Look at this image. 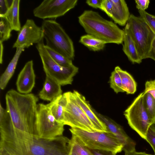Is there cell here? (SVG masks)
I'll return each mask as SVG.
<instances>
[{"label":"cell","instance_id":"obj_1","mask_svg":"<svg viewBox=\"0 0 155 155\" xmlns=\"http://www.w3.org/2000/svg\"><path fill=\"white\" fill-rule=\"evenodd\" d=\"M6 109L11 120L0 127V146L9 152L25 155L30 152L36 136L38 98L11 89L6 93Z\"/></svg>","mask_w":155,"mask_h":155},{"label":"cell","instance_id":"obj_2","mask_svg":"<svg viewBox=\"0 0 155 155\" xmlns=\"http://www.w3.org/2000/svg\"><path fill=\"white\" fill-rule=\"evenodd\" d=\"M78 22L87 34L101 40L107 44H122L124 31L115 23L107 20L99 14L85 10L78 17Z\"/></svg>","mask_w":155,"mask_h":155},{"label":"cell","instance_id":"obj_3","mask_svg":"<svg viewBox=\"0 0 155 155\" xmlns=\"http://www.w3.org/2000/svg\"><path fill=\"white\" fill-rule=\"evenodd\" d=\"M41 27L45 46L69 59H74L73 42L59 23L52 20H44Z\"/></svg>","mask_w":155,"mask_h":155},{"label":"cell","instance_id":"obj_4","mask_svg":"<svg viewBox=\"0 0 155 155\" xmlns=\"http://www.w3.org/2000/svg\"><path fill=\"white\" fill-rule=\"evenodd\" d=\"M69 130L81 142L90 150L111 152L115 154L121 152L123 146L110 131H89L76 128Z\"/></svg>","mask_w":155,"mask_h":155},{"label":"cell","instance_id":"obj_5","mask_svg":"<svg viewBox=\"0 0 155 155\" xmlns=\"http://www.w3.org/2000/svg\"><path fill=\"white\" fill-rule=\"evenodd\" d=\"M43 39L36 47L41 59L46 75L57 82L61 86L71 84L74 77L78 68L74 64L69 67L61 66L56 63L47 51Z\"/></svg>","mask_w":155,"mask_h":155},{"label":"cell","instance_id":"obj_6","mask_svg":"<svg viewBox=\"0 0 155 155\" xmlns=\"http://www.w3.org/2000/svg\"><path fill=\"white\" fill-rule=\"evenodd\" d=\"M127 23L141 58L142 60L148 58L155 34L140 17L130 15Z\"/></svg>","mask_w":155,"mask_h":155},{"label":"cell","instance_id":"obj_7","mask_svg":"<svg viewBox=\"0 0 155 155\" xmlns=\"http://www.w3.org/2000/svg\"><path fill=\"white\" fill-rule=\"evenodd\" d=\"M143 95V92L140 93L125 110L124 115L130 127L146 140L148 129L153 124L144 108Z\"/></svg>","mask_w":155,"mask_h":155},{"label":"cell","instance_id":"obj_8","mask_svg":"<svg viewBox=\"0 0 155 155\" xmlns=\"http://www.w3.org/2000/svg\"><path fill=\"white\" fill-rule=\"evenodd\" d=\"M64 124L57 121L52 115L47 104H38L36 136L52 138L63 136Z\"/></svg>","mask_w":155,"mask_h":155},{"label":"cell","instance_id":"obj_9","mask_svg":"<svg viewBox=\"0 0 155 155\" xmlns=\"http://www.w3.org/2000/svg\"><path fill=\"white\" fill-rule=\"evenodd\" d=\"M70 139L63 136L52 138L35 136L29 155H69Z\"/></svg>","mask_w":155,"mask_h":155},{"label":"cell","instance_id":"obj_10","mask_svg":"<svg viewBox=\"0 0 155 155\" xmlns=\"http://www.w3.org/2000/svg\"><path fill=\"white\" fill-rule=\"evenodd\" d=\"M67 103L64 110L63 123L71 128H76L89 131H97L93 124L77 104L72 92L64 93Z\"/></svg>","mask_w":155,"mask_h":155},{"label":"cell","instance_id":"obj_11","mask_svg":"<svg viewBox=\"0 0 155 155\" xmlns=\"http://www.w3.org/2000/svg\"><path fill=\"white\" fill-rule=\"evenodd\" d=\"M78 0H44L33 11L34 16L45 19L64 15L77 5Z\"/></svg>","mask_w":155,"mask_h":155},{"label":"cell","instance_id":"obj_12","mask_svg":"<svg viewBox=\"0 0 155 155\" xmlns=\"http://www.w3.org/2000/svg\"><path fill=\"white\" fill-rule=\"evenodd\" d=\"M44 39L41 27L37 26L32 19H28L19 31L17 38L12 48L25 45L28 48L33 44L39 43Z\"/></svg>","mask_w":155,"mask_h":155},{"label":"cell","instance_id":"obj_13","mask_svg":"<svg viewBox=\"0 0 155 155\" xmlns=\"http://www.w3.org/2000/svg\"><path fill=\"white\" fill-rule=\"evenodd\" d=\"M93 110L96 115L105 124L108 130L123 144V150L125 153L136 150L135 143L128 136L121 126L110 118Z\"/></svg>","mask_w":155,"mask_h":155},{"label":"cell","instance_id":"obj_14","mask_svg":"<svg viewBox=\"0 0 155 155\" xmlns=\"http://www.w3.org/2000/svg\"><path fill=\"white\" fill-rule=\"evenodd\" d=\"M35 78L33 61H29L18 75L16 83L18 91L23 94L30 93L35 86Z\"/></svg>","mask_w":155,"mask_h":155},{"label":"cell","instance_id":"obj_15","mask_svg":"<svg viewBox=\"0 0 155 155\" xmlns=\"http://www.w3.org/2000/svg\"><path fill=\"white\" fill-rule=\"evenodd\" d=\"M76 102L91 121L97 131H109L105 124L97 117L85 97L76 91L72 92Z\"/></svg>","mask_w":155,"mask_h":155},{"label":"cell","instance_id":"obj_16","mask_svg":"<svg viewBox=\"0 0 155 155\" xmlns=\"http://www.w3.org/2000/svg\"><path fill=\"white\" fill-rule=\"evenodd\" d=\"M45 81L38 96L41 99L51 101L62 94L61 85L49 76L46 75Z\"/></svg>","mask_w":155,"mask_h":155},{"label":"cell","instance_id":"obj_17","mask_svg":"<svg viewBox=\"0 0 155 155\" xmlns=\"http://www.w3.org/2000/svg\"><path fill=\"white\" fill-rule=\"evenodd\" d=\"M123 30L124 31L123 47V51L132 63L133 64H140L142 60L139 54L127 23Z\"/></svg>","mask_w":155,"mask_h":155},{"label":"cell","instance_id":"obj_18","mask_svg":"<svg viewBox=\"0 0 155 155\" xmlns=\"http://www.w3.org/2000/svg\"><path fill=\"white\" fill-rule=\"evenodd\" d=\"M113 7L111 18L114 23L122 26L126 25L130 14L124 0H111Z\"/></svg>","mask_w":155,"mask_h":155},{"label":"cell","instance_id":"obj_19","mask_svg":"<svg viewBox=\"0 0 155 155\" xmlns=\"http://www.w3.org/2000/svg\"><path fill=\"white\" fill-rule=\"evenodd\" d=\"M25 48V45L16 48V52L13 58L0 77V87L1 90H4L5 88L13 75L20 56L22 52L24 51Z\"/></svg>","mask_w":155,"mask_h":155},{"label":"cell","instance_id":"obj_20","mask_svg":"<svg viewBox=\"0 0 155 155\" xmlns=\"http://www.w3.org/2000/svg\"><path fill=\"white\" fill-rule=\"evenodd\" d=\"M67 103V98L64 93L47 104L56 120L63 123L64 110Z\"/></svg>","mask_w":155,"mask_h":155},{"label":"cell","instance_id":"obj_21","mask_svg":"<svg viewBox=\"0 0 155 155\" xmlns=\"http://www.w3.org/2000/svg\"><path fill=\"white\" fill-rule=\"evenodd\" d=\"M20 0H13L5 16L9 22L12 30L19 31L21 28L19 19Z\"/></svg>","mask_w":155,"mask_h":155},{"label":"cell","instance_id":"obj_22","mask_svg":"<svg viewBox=\"0 0 155 155\" xmlns=\"http://www.w3.org/2000/svg\"><path fill=\"white\" fill-rule=\"evenodd\" d=\"M114 70L119 73L121 81L122 87L127 94H134L137 90V84L131 75L126 71L122 69L118 66Z\"/></svg>","mask_w":155,"mask_h":155},{"label":"cell","instance_id":"obj_23","mask_svg":"<svg viewBox=\"0 0 155 155\" xmlns=\"http://www.w3.org/2000/svg\"><path fill=\"white\" fill-rule=\"evenodd\" d=\"M79 42L90 50L94 51L103 50L107 44L104 41L88 34L82 36Z\"/></svg>","mask_w":155,"mask_h":155},{"label":"cell","instance_id":"obj_24","mask_svg":"<svg viewBox=\"0 0 155 155\" xmlns=\"http://www.w3.org/2000/svg\"><path fill=\"white\" fill-rule=\"evenodd\" d=\"M143 102L144 108L153 124H155V99L149 93L143 92Z\"/></svg>","mask_w":155,"mask_h":155},{"label":"cell","instance_id":"obj_25","mask_svg":"<svg viewBox=\"0 0 155 155\" xmlns=\"http://www.w3.org/2000/svg\"><path fill=\"white\" fill-rule=\"evenodd\" d=\"M70 150L78 155H94L90 149L84 145L75 135L72 134Z\"/></svg>","mask_w":155,"mask_h":155},{"label":"cell","instance_id":"obj_26","mask_svg":"<svg viewBox=\"0 0 155 155\" xmlns=\"http://www.w3.org/2000/svg\"><path fill=\"white\" fill-rule=\"evenodd\" d=\"M0 41H7L11 36L12 30L11 25L5 16H0Z\"/></svg>","mask_w":155,"mask_h":155},{"label":"cell","instance_id":"obj_27","mask_svg":"<svg viewBox=\"0 0 155 155\" xmlns=\"http://www.w3.org/2000/svg\"><path fill=\"white\" fill-rule=\"evenodd\" d=\"M45 48L52 58L57 64L64 67H69L73 65L72 60L54 51L45 45Z\"/></svg>","mask_w":155,"mask_h":155},{"label":"cell","instance_id":"obj_28","mask_svg":"<svg viewBox=\"0 0 155 155\" xmlns=\"http://www.w3.org/2000/svg\"><path fill=\"white\" fill-rule=\"evenodd\" d=\"M110 78V87L116 93L124 92L122 87L121 78L117 71L114 70L112 72Z\"/></svg>","mask_w":155,"mask_h":155},{"label":"cell","instance_id":"obj_29","mask_svg":"<svg viewBox=\"0 0 155 155\" xmlns=\"http://www.w3.org/2000/svg\"><path fill=\"white\" fill-rule=\"evenodd\" d=\"M140 17L143 19L155 34V16L150 14L145 11L138 10Z\"/></svg>","mask_w":155,"mask_h":155},{"label":"cell","instance_id":"obj_30","mask_svg":"<svg viewBox=\"0 0 155 155\" xmlns=\"http://www.w3.org/2000/svg\"><path fill=\"white\" fill-rule=\"evenodd\" d=\"M153 148L155 155V124L151 125L148 130L146 140Z\"/></svg>","mask_w":155,"mask_h":155},{"label":"cell","instance_id":"obj_31","mask_svg":"<svg viewBox=\"0 0 155 155\" xmlns=\"http://www.w3.org/2000/svg\"><path fill=\"white\" fill-rule=\"evenodd\" d=\"M113 7V4L111 0H102L100 9L111 18Z\"/></svg>","mask_w":155,"mask_h":155},{"label":"cell","instance_id":"obj_32","mask_svg":"<svg viewBox=\"0 0 155 155\" xmlns=\"http://www.w3.org/2000/svg\"><path fill=\"white\" fill-rule=\"evenodd\" d=\"M144 91L151 94L155 99V80L146 81Z\"/></svg>","mask_w":155,"mask_h":155},{"label":"cell","instance_id":"obj_33","mask_svg":"<svg viewBox=\"0 0 155 155\" xmlns=\"http://www.w3.org/2000/svg\"><path fill=\"white\" fill-rule=\"evenodd\" d=\"M9 2L7 0H0V16L5 15L12 3Z\"/></svg>","mask_w":155,"mask_h":155},{"label":"cell","instance_id":"obj_34","mask_svg":"<svg viewBox=\"0 0 155 155\" xmlns=\"http://www.w3.org/2000/svg\"><path fill=\"white\" fill-rule=\"evenodd\" d=\"M136 8L138 10L145 11L148 7L150 3L149 0H136Z\"/></svg>","mask_w":155,"mask_h":155},{"label":"cell","instance_id":"obj_35","mask_svg":"<svg viewBox=\"0 0 155 155\" xmlns=\"http://www.w3.org/2000/svg\"><path fill=\"white\" fill-rule=\"evenodd\" d=\"M102 0H87L86 2L88 5L95 8L100 9Z\"/></svg>","mask_w":155,"mask_h":155},{"label":"cell","instance_id":"obj_36","mask_svg":"<svg viewBox=\"0 0 155 155\" xmlns=\"http://www.w3.org/2000/svg\"><path fill=\"white\" fill-rule=\"evenodd\" d=\"M94 155H116V154L109 151L91 150Z\"/></svg>","mask_w":155,"mask_h":155},{"label":"cell","instance_id":"obj_37","mask_svg":"<svg viewBox=\"0 0 155 155\" xmlns=\"http://www.w3.org/2000/svg\"><path fill=\"white\" fill-rule=\"evenodd\" d=\"M148 58H151L155 61V38L153 43L152 47L149 54Z\"/></svg>","mask_w":155,"mask_h":155},{"label":"cell","instance_id":"obj_38","mask_svg":"<svg viewBox=\"0 0 155 155\" xmlns=\"http://www.w3.org/2000/svg\"><path fill=\"white\" fill-rule=\"evenodd\" d=\"M125 155H155L148 154L145 152H137L135 151L125 153Z\"/></svg>","mask_w":155,"mask_h":155},{"label":"cell","instance_id":"obj_39","mask_svg":"<svg viewBox=\"0 0 155 155\" xmlns=\"http://www.w3.org/2000/svg\"><path fill=\"white\" fill-rule=\"evenodd\" d=\"M0 64H2L3 63V42L0 41Z\"/></svg>","mask_w":155,"mask_h":155},{"label":"cell","instance_id":"obj_40","mask_svg":"<svg viewBox=\"0 0 155 155\" xmlns=\"http://www.w3.org/2000/svg\"><path fill=\"white\" fill-rule=\"evenodd\" d=\"M0 155H11L5 150H0Z\"/></svg>","mask_w":155,"mask_h":155},{"label":"cell","instance_id":"obj_41","mask_svg":"<svg viewBox=\"0 0 155 155\" xmlns=\"http://www.w3.org/2000/svg\"><path fill=\"white\" fill-rule=\"evenodd\" d=\"M69 155H78L74 152L70 150Z\"/></svg>","mask_w":155,"mask_h":155}]
</instances>
